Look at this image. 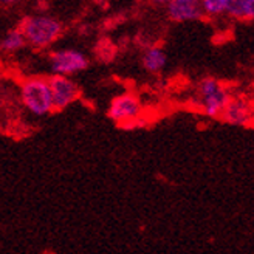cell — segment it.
I'll return each mask as SVG.
<instances>
[{
  "label": "cell",
  "instance_id": "6da1fadb",
  "mask_svg": "<svg viewBox=\"0 0 254 254\" xmlns=\"http://www.w3.org/2000/svg\"><path fill=\"white\" fill-rule=\"evenodd\" d=\"M19 30L25 37V42L33 48H48L58 42L64 27L56 17L37 14L23 19Z\"/></svg>",
  "mask_w": 254,
  "mask_h": 254
},
{
  "label": "cell",
  "instance_id": "7a4b0ae2",
  "mask_svg": "<svg viewBox=\"0 0 254 254\" xmlns=\"http://www.w3.org/2000/svg\"><path fill=\"white\" fill-rule=\"evenodd\" d=\"M20 101L34 117H47L55 110L48 79L41 76L27 78L20 84Z\"/></svg>",
  "mask_w": 254,
  "mask_h": 254
},
{
  "label": "cell",
  "instance_id": "3957f363",
  "mask_svg": "<svg viewBox=\"0 0 254 254\" xmlns=\"http://www.w3.org/2000/svg\"><path fill=\"white\" fill-rule=\"evenodd\" d=\"M230 98L231 92L214 78L201 79L197 87V107L209 118H220Z\"/></svg>",
  "mask_w": 254,
  "mask_h": 254
},
{
  "label": "cell",
  "instance_id": "277c9868",
  "mask_svg": "<svg viewBox=\"0 0 254 254\" xmlns=\"http://www.w3.org/2000/svg\"><path fill=\"white\" fill-rule=\"evenodd\" d=\"M87 67L88 59L78 48H59L50 56V70L55 76H73Z\"/></svg>",
  "mask_w": 254,
  "mask_h": 254
},
{
  "label": "cell",
  "instance_id": "5b68a950",
  "mask_svg": "<svg viewBox=\"0 0 254 254\" xmlns=\"http://www.w3.org/2000/svg\"><path fill=\"white\" fill-rule=\"evenodd\" d=\"M109 118L120 126L143 115V104L135 93H123L112 99L109 106Z\"/></svg>",
  "mask_w": 254,
  "mask_h": 254
},
{
  "label": "cell",
  "instance_id": "8992f818",
  "mask_svg": "<svg viewBox=\"0 0 254 254\" xmlns=\"http://www.w3.org/2000/svg\"><path fill=\"white\" fill-rule=\"evenodd\" d=\"M55 110H64L79 96V87L70 76H52L48 79Z\"/></svg>",
  "mask_w": 254,
  "mask_h": 254
},
{
  "label": "cell",
  "instance_id": "52a82bcc",
  "mask_svg": "<svg viewBox=\"0 0 254 254\" xmlns=\"http://www.w3.org/2000/svg\"><path fill=\"white\" fill-rule=\"evenodd\" d=\"M220 118L237 127H248L253 123V106L251 101L245 96H233L228 101L225 110L222 112Z\"/></svg>",
  "mask_w": 254,
  "mask_h": 254
},
{
  "label": "cell",
  "instance_id": "ba28073f",
  "mask_svg": "<svg viewBox=\"0 0 254 254\" xmlns=\"http://www.w3.org/2000/svg\"><path fill=\"white\" fill-rule=\"evenodd\" d=\"M166 6L168 14L175 22H194L203 16L200 0H171Z\"/></svg>",
  "mask_w": 254,
  "mask_h": 254
},
{
  "label": "cell",
  "instance_id": "9c48e42d",
  "mask_svg": "<svg viewBox=\"0 0 254 254\" xmlns=\"http://www.w3.org/2000/svg\"><path fill=\"white\" fill-rule=\"evenodd\" d=\"M143 67L150 73H160L168 65V55L160 47H149L144 50L143 58Z\"/></svg>",
  "mask_w": 254,
  "mask_h": 254
},
{
  "label": "cell",
  "instance_id": "30bf717a",
  "mask_svg": "<svg viewBox=\"0 0 254 254\" xmlns=\"http://www.w3.org/2000/svg\"><path fill=\"white\" fill-rule=\"evenodd\" d=\"M226 16L237 20H253L254 0H230L226 8Z\"/></svg>",
  "mask_w": 254,
  "mask_h": 254
},
{
  "label": "cell",
  "instance_id": "8fae6325",
  "mask_svg": "<svg viewBox=\"0 0 254 254\" xmlns=\"http://www.w3.org/2000/svg\"><path fill=\"white\" fill-rule=\"evenodd\" d=\"M25 45H27V42H25L22 31L19 28H14V30L6 31L2 39H0V52H3L6 55H12V53L20 52Z\"/></svg>",
  "mask_w": 254,
  "mask_h": 254
},
{
  "label": "cell",
  "instance_id": "7c38bea8",
  "mask_svg": "<svg viewBox=\"0 0 254 254\" xmlns=\"http://www.w3.org/2000/svg\"><path fill=\"white\" fill-rule=\"evenodd\" d=\"M228 3H230V0H200L203 16L209 17H220L226 14Z\"/></svg>",
  "mask_w": 254,
  "mask_h": 254
},
{
  "label": "cell",
  "instance_id": "4fadbf2b",
  "mask_svg": "<svg viewBox=\"0 0 254 254\" xmlns=\"http://www.w3.org/2000/svg\"><path fill=\"white\" fill-rule=\"evenodd\" d=\"M146 126H147V120L143 118V115H141V117H138V118H135V120H132L129 123L121 124L120 127L124 130H136V129H143V127H146Z\"/></svg>",
  "mask_w": 254,
  "mask_h": 254
},
{
  "label": "cell",
  "instance_id": "5bb4252c",
  "mask_svg": "<svg viewBox=\"0 0 254 254\" xmlns=\"http://www.w3.org/2000/svg\"><path fill=\"white\" fill-rule=\"evenodd\" d=\"M19 2H22V0H0V5L2 6H14Z\"/></svg>",
  "mask_w": 254,
  "mask_h": 254
},
{
  "label": "cell",
  "instance_id": "9a60e30c",
  "mask_svg": "<svg viewBox=\"0 0 254 254\" xmlns=\"http://www.w3.org/2000/svg\"><path fill=\"white\" fill-rule=\"evenodd\" d=\"M147 2L154 3V5H168L171 0H147Z\"/></svg>",
  "mask_w": 254,
  "mask_h": 254
}]
</instances>
